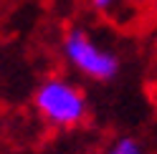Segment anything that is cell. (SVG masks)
<instances>
[{
  "label": "cell",
  "instance_id": "cell-1",
  "mask_svg": "<svg viewBox=\"0 0 157 154\" xmlns=\"http://www.w3.org/2000/svg\"><path fill=\"white\" fill-rule=\"evenodd\" d=\"M33 104H36V111L41 114V119L56 129L78 127L89 114V104H86L84 91L68 79H61V76H51L38 86Z\"/></svg>",
  "mask_w": 157,
  "mask_h": 154
},
{
  "label": "cell",
  "instance_id": "cell-2",
  "mask_svg": "<svg viewBox=\"0 0 157 154\" xmlns=\"http://www.w3.org/2000/svg\"><path fill=\"white\" fill-rule=\"evenodd\" d=\"M63 58L71 63V68H76L81 76L91 81H114L122 71V61L112 48L101 46L99 41L84 31V28H68L63 41H61Z\"/></svg>",
  "mask_w": 157,
  "mask_h": 154
},
{
  "label": "cell",
  "instance_id": "cell-3",
  "mask_svg": "<svg viewBox=\"0 0 157 154\" xmlns=\"http://www.w3.org/2000/svg\"><path fill=\"white\" fill-rule=\"evenodd\" d=\"M104 154H144V149H142V144L137 141V139L122 137V139H117Z\"/></svg>",
  "mask_w": 157,
  "mask_h": 154
},
{
  "label": "cell",
  "instance_id": "cell-4",
  "mask_svg": "<svg viewBox=\"0 0 157 154\" xmlns=\"http://www.w3.org/2000/svg\"><path fill=\"white\" fill-rule=\"evenodd\" d=\"M94 10H99V13H106V10H112V8L119 3V0H89Z\"/></svg>",
  "mask_w": 157,
  "mask_h": 154
}]
</instances>
